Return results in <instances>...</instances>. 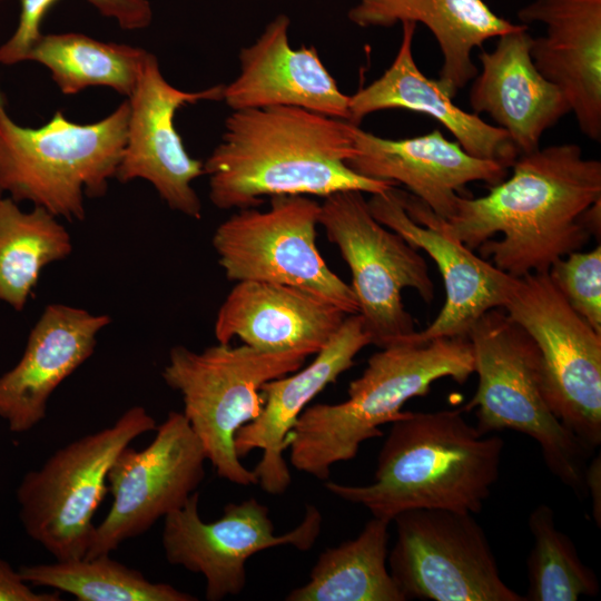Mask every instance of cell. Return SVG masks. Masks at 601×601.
Listing matches in <instances>:
<instances>
[{
    "label": "cell",
    "instance_id": "obj_28",
    "mask_svg": "<svg viewBox=\"0 0 601 601\" xmlns=\"http://www.w3.org/2000/svg\"><path fill=\"white\" fill-rule=\"evenodd\" d=\"M147 55L141 48L67 32L41 35L27 60L45 66L63 95H77L89 87H108L129 97Z\"/></svg>",
    "mask_w": 601,
    "mask_h": 601
},
{
    "label": "cell",
    "instance_id": "obj_29",
    "mask_svg": "<svg viewBox=\"0 0 601 601\" xmlns=\"http://www.w3.org/2000/svg\"><path fill=\"white\" fill-rule=\"evenodd\" d=\"M22 579L33 585L67 592L78 601H196L167 583L150 582L139 570L100 554L78 560L23 565Z\"/></svg>",
    "mask_w": 601,
    "mask_h": 601
},
{
    "label": "cell",
    "instance_id": "obj_18",
    "mask_svg": "<svg viewBox=\"0 0 601 601\" xmlns=\"http://www.w3.org/2000/svg\"><path fill=\"white\" fill-rule=\"evenodd\" d=\"M354 155L346 161L356 174L404 185L437 216L449 219L465 186L495 185L508 175L502 164L467 154L439 129L404 139L376 136L352 124Z\"/></svg>",
    "mask_w": 601,
    "mask_h": 601
},
{
    "label": "cell",
    "instance_id": "obj_9",
    "mask_svg": "<svg viewBox=\"0 0 601 601\" xmlns=\"http://www.w3.org/2000/svg\"><path fill=\"white\" fill-rule=\"evenodd\" d=\"M502 308L539 348L551 411L592 453L601 444V334L570 306L548 272L514 277Z\"/></svg>",
    "mask_w": 601,
    "mask_h": 601
},
{
    "label": "cell",
    "instance_id": "obj_19",
    "mask_svg": "<svg viewBox=\"0 0 601 601\" xmlns=\"http://www.w3.org/2000/svg\"><path fill=\"white\" fill-rule=\"evenodd\" d=\"M289 18L280 13L238 55L239 73L224 85L231 110L296 107L342 120L349 119V96L338 88L314 46L293 48Z\"/></svg>",
    "mask_w": 601,
    "mask_h": 601
},
{
    "label": "cell",
    "instance_id": "obj_34",
    "mask_svg": "<svg viewBox=\"0 0 601 601\" xmlns=\"http://www.w3.org/2000/svg\"><path fill=\"white\" fill-rule=\"evenodd\" d=\"M585 492L591 496L592 514L595 524L601 525V456L598 454L584 471Z\"/></svg>",
    "mask_w": 601,
    "mask_h": 601
},
{
    "label": "cell",
    "instance_id": "obj_7",
    "mask_svg": "<svg viewBox=\"0 0 601 601\" xmlns=\"http://www.w3.org/2000/svg\"><path fill=\"white\" fill-rule=\"evenodd\" d=\"M308 356L299 349L267 352L246 344L218 343L203 352L171 347L162 380L181 395V413L218 476L238 485L258 483L255 473L240 463L235 434L260 414V387L296 372Z\"/></svg>",
    "mask_w": 601,
    "mask_h": 601
},
{
    "label": "cell",
    "instance_id": "obj_15",
    "mask_svg": "<svg viewBox=\"0 0 601 601\" xmlns=\"http://www.w3.org/2000/svg\"><path fill=\"white\" fill-rule=\"evenodd\" d=\"M374 218L435 262L443 278L445 302L435 319L408 339L466 337L485 312L502 308L514 276L476 256L452 235L445 219L408 191L391 187L367 200Z\"/></svg>",
    "mask_w": 601,
    "mask_h": 601
},
{
    "label": "cell",
    "instance_id": "obj_26",
    "mask_svg": "<svg viewBox=\"0 0 601 601\" xmlns=\"http://www.w3.org/2000/svg\"><path fill=\"white\" fill-rule=\"evenodd\" d=\"M373 516L353 540L323 551L286 601H405L388 566V525Z\"/></svg>",
    "mask_w": 601,
    "mask_h": 601
},
{
    "label": "cell",
    "instance_id": "obj_1",
    "mask_svg": "<svg viewBox=\"0 0 601 601\" xmlns=\"http://www.w3.org/2000/svg\"><path fill=\"white\" fill-rule=\"evenodd\" d=\"M485 196H459L447 230L506 274L546 273L592 236L584 213L601 200V161L575 144L520 155Z\"/></svg>",
    "mask_w": 601,
    "mask_h": 601
},
{
    "label": "cell",
    "instance_id": "obj_27",
    "mask_svg": "<svg viewBox=\"0 0 601 601\" xmlns=\"http://www.w3.org/2000/svg\"><path fill=\"white\" fill-rule=\"evenodd\" d=\"M72 252L69 231L42 207L23 211L0 196V303L22 311L42 269Z\"/></svg>",
    "mask_w": 601,
    "mask_h": 601
},
{
    "label": "cell",
    "instance_id": "obj_35",
    "mask_svg": "<svg viewBox=\"0 0 601 601\" xmlns=\"http://www.w3.org/2000/svg\"><path fill=\"white\" fill-rule=\"evenodd\" d=\"M1 1V0H0Z\"/></svg>",
    "mask_w": 601,
    "mask_h": 601
},
{
    "label": "cell",
    "instance_id": "obj_14",
    "mask_svg": "<svg viewBox=\"0 0 601 601\" xmlns=\"http://www.w3.org/2000/svg\"><path fill=\"white\" fill-rule=\"evenodd\" d=\"M199 493L194 492L178 510L164 518L161 544L173 565L203 574L206 599L219 601L239 594L247 581V560L266 549L290 545L308 551L322 529V514L307 505L303 521L292 531L275 534L266 505L250 497L229 503L214 522H204L198 513Z\"/></svg>",
    "mask_w": 601,
    "mask_h": 601
},
{
    "label": "cell",
    "instance_id": "obj_16",
    "mask_svg": "<svg viewBox=\"0 0 601 601\" xmlns=\"http://www.w3.org/2000/svg\"><path fill=\"white\" fill-rule=\"evenodd\" d=\"M224 85L184 91L162 76L148 52L138 82L128 97L126 144L116 176L120 183L144 179L175 211L200 219L201 201L191 184L204 175V162L186 150L175 126L177 111L200 101H221Z\"/></svg>",
    "mask_w": 601,
    "mask_h": 601
},
{
    "label": "cell",
    "instance_id": "obj_11",
    "mask_svg": "<svg viewBox=\"0 0 601 601\" xmlns=\"http://www.w3.org/2000/svg\"><path fill=\"white\" fill-rule=\"evenodd\" d=\"M321 204L307 196H275L265 211L238 209L215 230L213 246L231 282L294 286L357 314L351 285L325 263L316 246Z\"/></svg>",
    "mask_w": 601,
    "mask_h": 601
},
{
    "label": "cell",
    "instance_id": "obj_17",
    "mask_svg": "<svg viewBox=\"0 0 601 601\" xmlns=\"http://www.w3.org/2000/svg\"><path fill=\"white\" fill-rule=\"evenodd\" d=\"M371 344L361 315H346L308 366L268 381L260 387V414L238 428L234 442L239 457L255 449L263 451L253 470L263 491L282 494L288 489L292 476L283 456L288 434L309 402L349 370L357 353Z\"/></svg>",
    "mask_w": 601,
    "mask_h": 601
},
{
    "label": "cell",
    "instance_id": "obj_25",
    "mask_svg": "<svg viewBox=\"0 0 601 601\" xmlns=\"http://www.w3.org/2000/svg\"><path fill=\"white\" fill-rule=\"evenodd\" d=\"M347 17L364 28L398 22L427 27L443 57L437 81L452 98L479 72L471 56L474 48L528 27L501 18L483 0H357Z\"/></svg>",
    "mask_w": 601,
    "mask_h": 601
},
{
    "label": "cell",
    "instance_id": "obj_3",
    "mask_svg": "<svg viewBox=\"0 0 601 601\" xmlns=\"http://www.w3.org/2000/svg\"><path fill=\"white\" fill-rule=\"evenodd\" d=\"M463 413L405 411L391 423L372 483L327 480L325 489L391 522L416 509L479 513L497 482L504 442L481 434Z\"/></svg>",
    "mask_w": 601,
    "mask_h": 601
},
{
    "label": "cell",
    "instance_id": "obj_21",
    "mask_svg": "<svg viewBox=\"0 0 601 601\" xmlns=\"http://www.w3.org/2000/svg\"><path fill=\"white\" fill-rule=\"evenodd\" d=\"M111 322L66 304L48 305L32 327L20 361L0 376V417L23 433L40 423L55 390L95 352Z\"/></svg>",
    "mask_w": 601,
    "mask_h": 601
},
{
    "label": "cell",
    "instance_id": "obj_5",
    "mask_svg": "<svg viewBox=\"0 0 601 601\" xmlns=\"http://www.w3.org/2000/svg\"><path fill=\"white\" fill-rule=\"evenodd\" d=\"M0 88V193L69 221L86 217L85 197H101L126 144L128 100L91 124L56 111L43 126L17 124Z\"/></svg>",
    "mask_w": 601,
    "mask_h": 601
},
{
    "label": "cell",
    "instance_id": "obj_22",
    "mask_svg": "<svg viewBox=\"0 0 601 601\" xmlns=\"http://www.w3.org/2000/svg\"><path fill=\"white\" fill-rule=\"evenodd\" d=\"M528 30L497 37L492 51L482 49L481 71L469 95L473 112L487 114L508 132L520 155L540 148L542 135L571 112L562 91L535 68Z\"/></svg>",
    "mask_w": 601,
    "mask_h": 601
},
{
    "label": "cell",
    "instance_id": "obj_2",
    "mask_svg": "<svg viewBox=\"0 0 601 601\" xmlns=\"http://www.w3.org/2000/svg\"><path fill=\"white\" fill-rule=\"evenodd\" d=\"M351 128L347 120L296 107L233 110L204 161L210 201L224 210L245 209L264 197L374 195L395 186L347 166L355 152Z\"/></svg>",
    "mask_w": 601,
    "mask_h": 601
},
{
    "label": "cell",
    "instance_id": "obj_10",
    "mask_svg": "<svg viewBox=\"0 0 601 601\" xmlns=\"http://www.w3.org/2000/svg\"><path fill=\"white\" fill-rule=\"evenodd\" d=\"M363 194L344 190L325 197L318 223L348 265L357 314L371 343L382 348L416 332L402 290L413 288L431 303L434 285L418 250L374 218Z\"/></svg>",
    "mask_w": 601,
    "mask_h": 601
},
{
    "label": "cell",
    "instance_id": "obj_30",
    "mask_svg": "<svg viewBox=\"0 0 601 601\" xmlns=\"http://www.w3.org/2000/svg\"><path fill=\"white\" fill-rule=\"evenodd\" d=\"M528 523L533 546L526 562L525 601H575L597 595L595 573L582 562L572 540L556 528L552 508L538 505Z\"/></svg>",
    "mask_w": 601,
    "mask_h": 601
},
{
    "label": "cell",
    "instance_id": "obj_12",
    "mask_svg": "<svg viewBox=\"0 0 601 601\" xmlns=\"http://www.w3.org/2000/svg\"><path fill=\"white\" fill-rule=\"evenodd\" d=\"M392 522L396 540L387 566L405 600L525 601L502 580L472 513L416 509Z\"/></svg>",
    "mask_w": 601,
    "mask_h": 601
},
{
    "label": "cell",
    "instance_id": "obj_20",
    "mask_svg": "<svg viewBox=\"0 0 601 601\" xmlns=\"http://www.w3.org/2000/svg\"><path fill=\"white\" fill-rule=\"evenodd\" d=\"M520 23L542 22L530 53L539 72L566 98L579 129L601 141V0H531Z\"/></svg>",
    "mask_w": 601,
    "mask_h": 601
},
{
    "label": "cell",
    "instance_id": "obj_4",
    "mask_svg": "<svg viewBox=\"0 0 601 601\" xmlns=\"http://www.w3.org/2000/svg\"><path fill=\"white\" fill-rule=\"evenodd\" d=\"M474 373L467 337L398 342L374 353L353 380L347 400L307 406L287 436L294 469L327 481L334 464L354 459L363 442L383 435L380 428L404 416V404L425 396L433 383L450 377L464 384Z\"/></svg>",
    "mask_w": 601,
    "mask_h": 601
},
{
    "label": "cell",
    "instance_id": "obj_23",
    "mask_svg": "<svg viewBox=\"0 0 601 601\" xmlns=\"http://www.w3.org/2000/svg\"><path fill=\"white\" fill-rule=\"evenodd\" d=\"M346 314L315 294L267 282H236L220 305L214 325L218 343L239 338L267 352L318 353Z\"/></svg>",
    "mask_w": 601,
    "mask_h": 601
},
{
    "label": "cell",
    "instance_id": "obj_13",
    "mask_svg": "<svg viewBox=\"0 0 601 601\" xmlns=\"http://www.w3.org/2000/svg\"><path fill=\"white\" fill-rule=\"evenodd\" d=\"M155 431L147 447L128 445L114 460L107 475L112 505L96 525L85 558L110 554L141 535L180 509L203 482L207 457L185 415L169 412Z\"/></svg>",
    "mask_w": 601,
    "mask_h": 601
},
{
    "label": "cell",
    "instance_id": "obj_32",
    "mask_svg": "<svg viewBox=\"0 0 601 601\" xmlns=\"http://www.w3.org/2000/svg\"><path fill=\"white\" fill-rule=\"evenodd\" d=\"M548 274L570 306L601 334V246L559 258Z\"/></svg>",
    "mask_w": 601,
    "mask_h": 601
},
{
    "label": "cell",
    "instance_id": "obj_6",
    "mask_svg": "<svg viewBox=\"0 0 601 601\" xmlns=\"http://www.w3.org/2000/svg\"><path fill=\"white\" fill-rule=\"evenodd\" d=\"M474 396L462 410L474 411L481 434L513 430L539 444L550 472L577 494L585 493L591 452L551 411L542 387V362L533 338L503 308H492L470 327Z\"/></svg>",
    "mask_w": 601,
    "mask_h": 601
},
{
    "label": "cell",
    "instance_id": "obj_33",
    "mask_svg": "<svg viewBox=\"0 0 601 601\" xmlns=\"http://www.w3.org/2000/svg\"><path fill=\"white\" fill-rule=\"evenodd\" d=\"M57 591L37 592L4 560L0 559V601H59Z\"/></svg>",
    "mask_w": 601,
    "mask_h": 601
},
{
    "label": "cell",
    "instance_id": "obj_8",
    "mask_svg": "<svg viewBox=\"0 0 601 601\" xmlns=\"http://www.w3.org/2000/svg\"><path fill=\"white\" fill-rule=\"evenodd\" d=\"M156 427L145 407L132 406L112 425L60 447L38 470L29 471L17 489L19 518L27 534L57 561L85 558L114 460L135 439Z\"/></svg>",
    "mask_w": 601,
    "mask_h": 601
},
{
    "label": "cell",
    "instance_id": "obj_24",
    "mask_svg": "<svg viewBox=\"0 0 601 601\" xmlns=\"http://www.w3.org/2000/svg\"><path fill=\"white\" fill-rule=\"evenodd\" d=\"M416 23H402L396 56L381 77L349 96V119L358 126L368 115L386 109H406L424 114L445 127L471 156L494 160L510 168L520 156L502 128L453 102L437 80L427 78L413 57Z\"/></svg>",
    "mask_w": 601,
    "mask_h": 601
},
{
    "label": "cell",
    "instance_id": "obj_31",
    "mask_svg": "<svg viewBox=\"0 0 601 601\" xmlns=\"http://www.w3.org/2000/svg\"><path fill=\"white\" fill-rule=\"evenodd\" d=\"M59 0H19L20 13L12 36L0 46V63L6 66L26 61L41 37V23L47 12ZM105 17L114 18L125 30L148 27L152 10L148 0H88Z\"/></svg>",
    "mask_w": 601,
    "mask_h": 601
}]
</instances>
